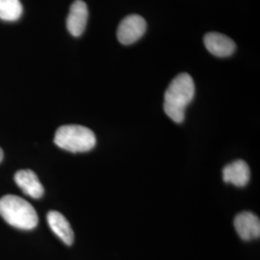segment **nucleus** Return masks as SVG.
<instances>
[{
	"label": "nucleus",
	"instance_id": "nucleus-3",
	"mask_svg": "<svg viewBox=\"0 0 260 260\" xmlns=\"http://www.w3.org/2000/svg\"><path fill=\"white\" fill-rule=\"evenodd\" d=\"M54 143L71 152H86L94 148L96 139L93 131L85 126L67 124L57 129Z\"/></svg>",
	"mask_w": 260,
	"mask_h": 260
},
{
	"label": "nucleus",
	"instance_id": "nucleus-5",
	"mask_svg": "<svg viewBox=\"0 0 260 260\" xmlns=\"http://www.w3.org/2000/svg\"><path fill=\"white\" fill-rule=\"evenodd\" d=\"M89 17L87 4L82 0H75L70 8L67 18L68 31L74 37H80L85 31Z\"/></svg>",
	"mask_w": 260,
	"mask_h": 260
},
{
	"label": "nucleus",
	"instance_id": "nucleus-1",
	"mask_svg": "<svg viewBox=\"0 0 260 260\" xmlns=\"http://www.w3.org/2000/svg\"><path fill=\"white\" fill-rule=\"evenodd\" d=\"M195 96V83L191 75L180 74L170 83L164 95V110L168 117L181 123L185 119L187 106Z\"/></svg>",
	"mask_w": 260,
	"mask_h": 260
},
{
	"label": "nucleus",
	"instance_id": "nucleus-2",
	"mask_svg": "<svg viewBox=\"0 0 260 260\" xmlns=\"http://www.w3.org/2000/svg\"><path fill=\"white\" fill-rule=\"evenodd\" d=\"M0 215L12 226L19 230H33L39 222L35 208L18 196L6 195L0 199Z\"/></svg>",
	"mask_w": 260,
	"mask_h": 260
},
{
	"label": "nucleus",
	"instance_id": "nucleus-12",
	"mask_svg": "<svg viewBox=\"0 0 260 260\" xmlns=\"http://www.w3.org/2000/svg\"><path fill=\"white\" fill-rule=\"evenodd\" d=\"M2 159H3V151H2V149H0V162L2 161Z\"/></svg>",
	"mask_w": 260,
	"mask_h": 260
},
{
	"label": "nucleus",
	"instance_id": "nucleus-7",
	"mask_svg": "<svg viewBox=\"0 0 260 260\" xmlns=\"http://www.w3.org/2000/svg\"><path fill=\"white\" fill-rule=\"evenodd\" d=\"M234 228L240 238L245 241L259 238V218L251 212L238 214L234 219Z\"/></svg>",
	"mask_w": 260,
	"mask_h": 260
},
{
	"label": "nucleus",
	"instance_id": "nucleus-9",
	"mask_svg": "<svg viewBox=\"0 0 260 260\" xmlns=\"http://www.w3.org/2000/svg\"><path fill=\"white\" fill-rule=\"evenodd\" d=\"M251 172L248 164L243 160H237L223 168V181L237 187H244L250 181Z\"/></svg>",
	"mask_w": 260,
	"mask_h": 260
},
{
	"label": "nucleus",
	"instance_id": "nucleus-4",
	"mask_svg": "<svg viewBox=\"0 0 260 260\" xmlns=\"http://www.w3.org/2000/svg\"><path fill=\"white\" fill-rule=\"evenodd\" d=\"M147 30V22L143 17L133 14L122 19L117 30V37L120 43L128 46L136 43L144 36Z\"/></svg>",
	"mask_w": 260,
	"mask_h": 260
},
{
	"label": "nucleus",
	"instance_id": "nucleus-10",
	"mask_svg": "<svg viewBox=\"0 0 260 260\" xmlns=\"http://www.w3.org/2000/svg\"><path fill=\"white\" fill-rule=\"evenodd\" d=\"M47 223L51 231L56 234L66 245H73L75 240L74 231L65 216L58 211H49L47 216Z\"/></svg>",
	"mask_w": 260,
	"mask_h": 260
},
{
	"label": "nucleus",
	"instance_id": "nucleus-6",
	"mask_svg": "<svg viewBox=\"0 0 260 260\" xmlns=\"http://www.w3.org/2000/svg\"><path fill=\"white\" fill-rule=\"evenodd\" d=\"M206 49L216 57L224 58L233 55L236 49V45L231 38L218 33L209 32L204 38Z\"/></svg>",
	"mask_w": 260,
	"mask_h": 260
},
{
	"label": "nucleus",
	"instance_id": "nucleus-11",
	"mask_svg": "<svg viewBox=\"0 0 260 260\" xmlns=\"http://www.w3.org/2000/svg\"><path fill=\"white\" fill-rule=\"evenodd\" d=\"M20 0H0V19L16 21L22 15Z\"/></svg>",
	"mask_w": 260,
	"mask_h": 260
},
{
	"label": "nucleus",
	"instance_id": "nucleus-8",
	"mask_svg": "<svg viewBox=\"0 0 260 260\" xmlns=\"http://www.w3.org/2000/svg\"><path fill=\"white\" fill-rule=\"evenodd\" d=\"M15 182L25 195L33 199L42 198L45 189L39 180L37 175L31 170H20L15 175Z\"/></svg>",
	"mask_w": 260,
	"mask_h": 260
}]
</instances>
